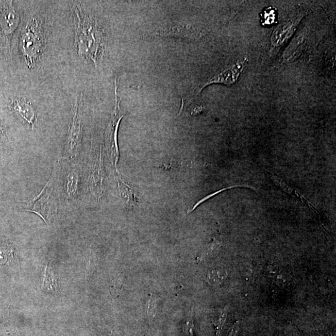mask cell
I'll use <instances>...</instances> for the list:
<instances>
[{"instance_id":"1","label":"cell","mask_w":336,"mask_h":336,"mask_svg":"<svg viewBox=\"0 0 336 336\" xmlns=\"http://www.w3.org/2000/svg\"><path fill=\"white\" fill-rule=\"evenodd\" d=\"M74 11L76 18L74 44L77 54L97 66L104 52V32L83 4H75Z\"/></svg>"},{"instance_id":"2","label":"cell","mask_w":336,"mask_h":336,"mask_svg":"<svg viewBox=\"0 0 336 336\" xmlns=\"http://www.w3.org/2000/svg\"><path fill=\"white\" fill-rule=\"evenodd\" d=\"M47 42V34L43 17L35 15L27 22L22 33L20 47L28 67H38L43 56Z\"/></svg>"},{"instance_id":"3","label":"cell","mask_w":336,"mask_h":336,"mask_svg":"<svg viewBox=\"0 0 336 336\" xmlns=\"http://www.w3.org/2000/svg\"><path fill=\"white\" fill-rule=\"evenodd\" d=\"M56 174L54 172L41 193L27 203V211L37 214L47 225L53 220L57 211V198L54 193L56 191L54 187L57 180Z\"/></svg>"},{"instance_id":"4","label":"cell","mask_w":336,"mask_h":336,"mask_svg":"<svg viewBox=\"0 0 336 336\" xmlns=\"http://www.w3.org/2000/svg\"><path fill=\"white\" fill-rule=\"evenodd\" d=\"M83 95L77 96L73 106V116L68 127L67 140L66 143V153L70 158H74L79 154L81 149L83 140V121L81 107Z\"/></svg>"},{"instance_id":"5","label":"cell","mask_w":336,"mask_h":336,"mask_svg":"<svg viewBox=\"0 0 336 336\" xmlns=\"http://www.w3.org/2000/svg\"><path fill=\"white\" fill-rule=\"evenodd\" d=\"M247 59L245 58L242 61H238L229 67L225 68L214 76L210 77L208 80L205 81L202 84L199 85L195 90L192 91V94L187 101V105L191 103L197 96L202 91L206 86L212 84H223L227 86H231L235 84L239 80L241 75L244 72L245 66L247 63Z\"/></svg>"},{"instance_id":"6","label":"cell","mask_w":336,"mask_h":336,"mask_svg":"<svg viewBox=\"0 0 336 336\" xmlns=\"http://www.w3.org/2000/svg\"><path fill=\"white\" fill-rule=\"evenodd\" d=\"M10 107L31 129H35L37 122V112L32 101L24 98L15 99L11 102Z\"/></svg>"},{"instance_id":"7","label":"cell","mask_w":336,"mask_h":336,"mask_svg":"<svg viewBox=\"0 0 336 336\" xmlns=\"http://www.w3.org/2000/svg\"><path fill=\"white\" fill-rule=\"evenodd\" d=\"M194 26L188 22L178 21L160 26L152 32V34L159 36L191 38L193 36Z\"/></svg>"},{"instance_id":"8","label":"cell","mask_w":336,"mask_h":336,"mask_svg":"<svg viewBox=\"0 0 336 336\" xmlns=\"http://www.w3.org/2000/svg\"><path fill=\"white\" fill-rule=\"evenodd\" d=\"M19 22V15L13 7L12 1L3 2L0 5V32L10 36L17 30Z\"/></svg>"},{"instance_id":"9","label":"cell","mask_w":336,"mask_h":336,"mask_svg":"<svg viewBox=\"0 0 336 336\" xmlns=\"http://www.w3.org/2000/svg\"><path fill=\"white\" fill-rule=\"evenodd\" d=\"M300 19L298 18L284 23L274 31L271 38V44L273 47L282 45L295 32L296 26L300 23Z\"/></svg>"},{"instance_id":"10","label":"cell","mask_w":336,"mask_h":336,"mask_svg":"<svg viewBox=\"0 0 336 336\" xmlns=\"http://www.w3.org/2000/svg\"><path fill=\"white\" fill-rule=\"evenodd\" d=\"M79 174L77 168H71L66 178V191L68 199L74 200L77 196L79 190Z\"/></svg>"},{"instance_id":"11","label":"cell","mask_w":336,"mask_h":336,"mask_svg":"<svg viewBox=\"0 0 336 336\" xmlns=\"http://www.w3.org/2000/svg\"><path fill=\"white\" fill-rule=\"evenodd\" d=\"M57 276L48 264L44 268L43 277H42L41 287L43 290L47 292L52 293L57 290L58 286Z\"/></svg>"},{"instance_id":"12","label":"cell","mask_w":336,"mask_h":336,"mask_svg":"<svg viewBox=\"0 0 336 336\" xmlns=\"http://www.w3.org/2000/svg\"><path fill=\"white\" fill-rule=\"evenodd\" d=\"M305 43L303 36H298L297 38L293 40L290 44L288 50L285 52V59L286 61H293L295 57L299 56L304 48Z\"/></svg>"},{"instance_id":"13","label":"cell","mask_w":336,"mask_h":336,"mask_svg":"<svg viewBox=\"0 0 336 336\" xmlns=\"http://www.w3.org/2000/svg\"><path fill=\"white\" fill-rule=\"evenodd\" d=\"M269 174L271 180L275 183V185H277L278 187H280V188L282 189L284 191L287 192V193L291 194V195L295 196L296 198L300 199L302 201L303 200V197L301 195L299 192L296 191V190L292 188V187L289 186V185H287L285 181H283L282 179L279 178V177L269 172Z\"/></svg>"},{"instance_id":"14","label":"cell","mask_w":336,"mask_h":336,"mask_svg":"<svg viewBox=\"0 0 336 336\" xmlns=\"http://www.w3.org/2000/svg\"><path fill=\"white\" fill-rule=\"evenodd\" d=\"M226 273L220 269H212L206 276L207 282L212 286H218L224 280Z\"/></svg>"},{"instance_id":"15","label":"cell","mask_w":336,"mask_h":336,"mask_svg":"<svg viewBox=\"0 0 336 336\" xmlns=\"http://www.w3.org/2000/svg\"><path fill=\"white\" fill-rule=\"evenodd\" d=\"M85 261L87 273L91 274L98 264L99 258L92 252H88L85 255Z\"/></svg>"},{"instance_id":"16","label":"cell","mask_w":336,"mask_h":336,"mask_svg":"<svg viewBox=\"0 0 336 336\" xmlns=\"http://www.w3.org/2000/svg\"><path fill=\"white\" fill-rule=\"evenodd\" d=\"M220 246V242L219 239H216V238H215V239H214L213 242H212L211 244L209 245V247L202 252L200 257L198 258V260L201 261L204 260V258L207 257V256L212 255L214 252L218 251Z\"/></svg>"},{"instance_id":"17","label":"cell","mask_w":336,"mask_h":336,"mask_svg":"<svg viewBox=\"0 0 336 336\" xmlns=\"http://www.w3.org/2000/svg\"><path fill=\"white\" fill-rule=\"evenodd\" d=\"M227 311H228V309H227V307H226V308L223 309L222 310L220 311L219 316H218V319L217 320L215 324L217 336L220 335L221 331L222 330L223 327L224 326L225 322L226 321Z\"/></svg>"},{"instance_id":"18","label":"cell","mask_w":336,"mask_h":336,"mask_svg":"<svg viewBox=\"0 0 336 336\" xmlns=\"http://www.w3.org/2000/svg\"><path fill=\"white\" fill-rule=\"evenodd\" d=\"M156 301L153 296H150L149 300L148 301L147 307H146V312L148 320L152 319L156 315Z\"/></svg>"},{"instance_id":"19","label":"cell","mask_w":336,"mask_h":336,"mask_svg":"<svg viewBox=\"0 0 336 336\" xmlns=\"http://www.w3.org/2000/svg\"><path fill=\"white\" fill-rule=\"evenodd\" d=\"M276 18V13L273 9H268L265 11L264 17V24H273Z\"/></svg>"},{"instance_id":"20","label":"cell","mask_w":336,"mask_h":336,"mask_svg":"<svg viewBox=\"0 0 336 336\" xmlns=\"http://www.w3.org/2000/svg\"><path fill=\"white\" fill-rule=\"evenodd\" d=\"M11 252V249L7 247L0 245V264H4L7 262L9 257V253Z\"/></svg>"},{"instance_id":"21","label":"cell","mask_w":336,"mask_h":336,"mask_svg":"<svg viewBox=\"0 0 336 336\" xmlns=\"http://www.w3.org/2000/svg\"><path fill=\"white\" fill-rule=\"evenodd\" d=\"M185 332L187 336H194V322L192 318L187 320L185 326Z\"/></svg>"},{"instance_id":"22","label":"cell","mask_w":336,"mask_h":336,"mask_svg":"<svg viewBox=\"0 0 336 336\" xmlns=\"http://www.w3.org/2000/svg\"><path fill=\"white\" fill-rule=\"evenodd\" d=\"M122 280L120 278H117V279L114 281L113 283V286L112 287V289L113 293L115 295H117V293L119 292V291L121 290V287H122Z\"/></svg>"},{"instance_id":"23","label":"cell","mask_w":336,"mask_h":336,"mask_svg":"<svg viewBox=\"0 0 336 336\" xmlns=\"http://www.w3.org/2000/svg\"><path fill=\"white\" fill-rule=\"evenodd\" d=\"M238 331H239V321L235 322L230 329L228 336H237Z\"/></svg>"},{"instance_id":"24","label":"cell","mask_w":336,"mask_h":336,"mask_svg":"<svg viewBox=\"0 0 336 336\" xmlns=\"http://www.w3.org/2000/svg\"><path fill=\"white\" fill-rule=\"evenodd\" d=\"M4 134L3 128L2 127L1 124H0V134Z\"/></svg>"},{"instance_id":"25","label":"cell","mask_w":336,"mask_h":336,"mask_svg":"<svg viewBox=\"0 0 336 336\" xmlns=\"http://www.w3.org/2000/svg\"><path fill=\"white\" fill-rule=\"evenodd\" d=\"M114 336L112 335V333H110V334H108L107 335H104V336Z\"/></svg>"}]
</instances>
